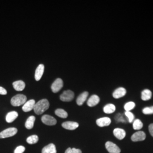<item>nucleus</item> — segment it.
Instances as JSON below:
<instances>
[{
	"instance_id": "f257e3e1",
	"label": "nucleus",
	"mask_w": 153,
	"mask_h": 153,
	"mask_svg": "<svg viewBox=\"0 0 153 153\" xmlns=\"http://www.w3.org/2000/svg\"><path fill=\"white\" fill-rule=\"evenodd\" d=\"M49 107V103L48 100L46 99H43L35 103L33 111L36 115H42L48 109Z\"/></svg>"
},
{
	"instance_id": "f03ea898",
	"label": "nucleus",
	"mask_w": 153,
	"mask_h": 153,
	"mask_svg": "<svg viewBox=\"0 0 153 153\" xmlns=\"http://www.w3.org/2000/svg\"><path fill=\"white\" fill-rule=\"evenodd\" d=\"M27 97L23 94H17L11 99V104L14 107L21 106L26 102Z\"/></svg>"
},
{
	"instance_id": "7ed1b4c3",
	"label": "nucleus",
	"mask_w": 153,
	"mask_h": 153,
	"mask_svg": "<svg viewBox=\"0 0 153 153\" xmlns=\"http://www.w3.org/2000/svg\"><path fill=\"white\" fill-rule=\"evenodd\" d=\"M18 129L16 128H9L6 129L0 133V139L13 137L17 133Z\"/></svg>"
},
{
	"instance_id": "20e7f679",
	"label": "nucleus",
	"mask_w": 153,
	"mask_h": 153,
	"mask_svg": "<svg viewBox=\"0 0 153 153\" xmlns=\"http://www.w3.org/2000/svg\"><path fill=\"white\" fill-rule=\"evenodd\" d=\"M74 97V94L71 90L64 91L62 94H61L60 99L62 102H68L71 101Z\"/></svg>"
},
{
	"instance_id": "39448f33",
	"label": "nucleus",
	"mask_w": 153,
	"mask_h": 153,
	"mask_svg": "<svg viewBox=\"0 0 153 153\" xmlns=\"http://www.w3.org/2000/svg\"><path fill=\"white\" fill-rule=\"evenodd\" d=\"M105 148L109 153H120L121 150L113 142L108 141L105 143Z\"/></svg>"
},
{
	"instance_id": "423d86ee",
	"label": "nucleus",
	"mask_w": 153,
	"mask_h": 153,
	"mask_svg": "<svg viewBox=\"0 0 153 153\" xmlns=\"http://www.w3.org/2000/svg\"><path fill=\"white\" fill-rule=\"evenodd\" d=\"M64 83L61 78H57L51 86V90L54 93L59 92L63 87Z\"/></svg>"
},
{
	"instance_id": "0eeeda50",
	"label": "nucleus",
	"mask_w": 153,
	"mask_h": 153,
	"mask_svg": "<svg viewBox=\"0 0 153 153\" xmlns=\"http://www.w3.org/2000/svg\"><path fill=\"white\" fill-rule=\"evenodd\" d=\"M42 121L47 126H55L57 124V120L53 117L48 115H44L42 117Z\"/></svg>"
},
{
	"instance_id": "6e6552de",
	"label": "nucleus",
	"mask_w": 153,
	"mask_h": 153,
	"mask_svg": "<svg viewBox=\"0 0 153 153\" xmlns=\"http://www.w3.org/2000/svg\"><path fill=\"white\" fill-rule=\"evenodd\" d=\"M146 138L145 133L142 131H138L136 132L131 136V139L133 142L142 141Z\"/></svg>"
},
{
	"instance_id": "1a4fd4ad",
	"label": "nucleus",
	"mask_w": 153,
	"mask_h": 153,
	"mask_svg": "<svg viewBox=\"0 0 153 153\" xmlns=\"http://www.w3.org/2000/svg\"><path fill=\"white\" fill-rule=\"evenodd\" d=\"M35 103H36V102H35V100L31 99L27 102H26L25 104H23V105L22 107V110L25 112H30L31 110L33 109Z\"/></svg>"
},
{
	"instance_id": "9d476101",
	"label": "nucleus",
	"mask_w": 153,
	"mask_h": 153,
	"mask_svg": "<svg viewBox=\"0 0 153 153\" xmlns=\"http://www.w3.org/2000/svg\"><path fill=\"white\" fill-rule=\"evenodd\" d=\"M62 126L68 130H75L79 126L78 123L74 121H66L62 124Z\"/></svg>"
},
{
	"instance_id": "9b49d317",
	"label": "nucleus",
	"mask_w": 153,
	"mask_h": 153,
	"mask_svg": "<svg viewBox=\"0 0 153 153\" xmlns=\"http://www.w3.org/2000/svg\"><path fill=\"white\" fill-rule=\"evenodd\" d=\"M44 71V65L43 64H40L37 67L36 71H35V78L36 81H39L40 80L42 77L43 75Z\"/></svg>"
},
{
	"instance_id": "f8f14e48",
	"label": "nucleus",
	"mask_w": 153,
	"mask_h": 153,
	"mask_svg": "<svg viewBox=\"0 0 153 153\" xmlns=\"http://www.w3.org/2000/svg\"><path fill=\"white\" fill-rule=\"evenodd\" d=\"M126 90L124 88H119L116 89L113 93V97L115 99L120 98L126 95Z\"/></svg>"
},
{
	"instance_id": "ddd939ff",
	"label": "nucleus",
	"mask_w": 153,
	"mask_h": 153,
	"mask_svg": "<svg viewBox=\"0 0 153 153\" xmlns=\"http://www.w3.org/2000/svg\"><path fill=\"white\" fill-rule=\"evenodd\" d=\"M100 102V98L98 95H93L88 99L87 104L89 107H94L98 104Z\"/></svg>"
},
{
	"instance_id": "4468645a",
	"label": "nucleus",
	"mask_w": 153,
	"mask_h": 153,
	"mask_svg": "<svg viewBox=\"0 0 153 153\" xmlns=\"http://www.w3.org/2000/svg\"><path fill=\"white\" fill-rule=\"evenodd\" d=\"M111 123V120L109 117H102L97 120V124L100 127H104L109 126Z\"/></svg>"
},
{
	"instance_id": "2eb2a0df",
	"label": "nucleus",
	"mask_w": 153,
	"mask_h": 153,
	"mask_svg": "<svg viewBox=\"0 0 153 153\" xmlns=\"http://www.w3.org/2000/svg\"><path fill=\"white\" fill-rule=\"evenodd\" d=\"M114 134L119 140L124 139L126 136V132L124 129L121 128H116L114 130Z\"/></svg>"
},
{
	"instance_id": "dca6fc26",
	"label": "nucleus",
	"mask_w": 153,
	"mask_h": 153,
	"mask_svg": "<svg viewBox=\"0 0 153 153\" xmlns=\"http://www.w3.org/2000/svg\"><path fill=\"white\" fill-rule=\"evenodd\" d=\"M13 86L14 88L18 91H21L24 90V88L26 87V84L23 81L19 80L16 81L13 83Z\"/></svg>"
},
{
	"instance_id": "f3484780",
	"label": "nucleus",
	"mask_w": 153,
	"mask_h": 153,
	"mask_svg": "<svg viewBox=\"0 0 153 153\" xmlns=\"http://www.w3.org/2000/svg\"><path fill=\"white\" fill-rule=\"evenodd\" d=\"M57 150L56 146L53 143H50L43 148L42 153H56Z\"/></svg>"
},
{
	"instance_id": "a211bd4d",
	"label": "nucleus",
	"mask_w": 153,
	"mask_h": 153,
	"mask_svg": "<svg viewBox=\"0 0 153 153\" xmlns=\"http://www.w3.org/2000/svg\"><path fill=\"white\" fill-rule=\"evenodd\" d=\"M88 93L87 91H85L82 93L81 95H79L76 99V104L78 105H82V104L85 103L88 98Z\"/></svg>"
},
{
	"instance_id": "6ab92c4d",
	"label": "nucleus",
	"mask_w": 153,
	"mask_h": 153,
	"mask_svg": "<svg viewBox=\"0 0 153 153\" xmlns=\"http://www.w3.org/2000/svg\"><path fill=\"white\" fill-rule=\"evenodd\" d=\"M18 116V114L16 111H11L9 112L6 116V121L8 123H11L16 119Z\"/></svg>"
},
{
	"instance_id": "aec40b11",
	"label": "nucleus",
	"mask_w": 153,
	"mask_h": 153,
	"mask_svg": "<svg viewBox=\"0 0 153 153\" xmlns=\"http://www.w3.org/2000/svg\"><path fill=\"white\" fill-rule=\"evenodd\" d=\"M35 121V117L33 116H30L26 121L25 127L27 129H31L33 128Z\"/></svg>"
},
{
	"instance_id": "412c9836",
	"label": "nucleus",
	"mask_w": 153,
	"mask_h": 153,
	"mask_svg": "<svg viewBox=\"0 0 153 153\" xmlns=\"http://www.w3.org/2000/svg\"><path fill=\"white\" fill-rule=\"evenodd\" d=\"M152 97V91L149 89H145L141 93V99L144 101L150 100Z\"/></svg>"
},
{
	"instance_id": "4be33fe9",
	"label": "nucleus",
	"mask_w": 153,
	"mask_h": 153,
	"mask_svg": "<svg viewBox=\"0 0 153 153\" xmlns=\"http://www.w3.org/2000/svg\"><path fill=\"white\" fill-rule=\"evenodd\" d=\"M116 110V107L113 104H108L105 105L103 108V111L104 113L110 114L114 113Z\"/></svg>"
},
{
	"instance_id": "5701e85b",
	"label": "nucleus",
	"mask_w": 153,
	"mask_h": 153,
	"mask_svg": "<svg viewBox=\"0 0 153 153\" xmlns=\"http://www.w3.org/2000/svg\"><path fill=\"white\" fill-rule=\"evenodd\" d=\"M55 114L57 115V116L60 117L62 119H65L67 118L68 117V113L66 112L65 110L63 109H61V108H59L57 109L55 111Z\"/></svg>"
},
{
	"instance_id": "b1692460",
	"label": "nucleus",
	"mask_w": 153,
	"mask_h": 153,
	"mask_svg": "<svg viewBox=\"0 0 153 153\" xmlns=\"http://www.w3.org/2000/svg\"><path fill=\"white\" fill-rule=\"evenodd\" d=\"M39 137L37 135H32L28 137L26 141L28 144H35L38 142Z\"/></svg>"
},
{
	"instance_id": "393cba45",
	"label": "nucleus",
	"mask_w": 153,
	"mask_h": 153,
	"mask_svg": "<svg viewBox=\"0 0 153 153\" xmlns=\"http://www.w3.org/2000/svg\"><path fill=\"white\" fill-rule=\"evenodd\" d=\"M133 129L135 130H140V129H142V128L143 127V123L140 120L136 119L133 121Z\"/></svg>"
},
{
	"instance_id": "a878e982",
	"label": "nucleus",
	"mask_w": 153,
	"mask_h": 153,
	"mask_svg": "<svg viewBox=\"0 0 153 153\" xmlns=\"http://www.w3.org/2000/svg\"><path fill=\"white\" fill-rule=\"evenodd\" d=\"M136 106V104L133 102H129L124 105V109L126 111H131Z\"/></svg>"
},
{
	"instance_id": "bb28decb",
	"label": "nucleus",
	"mask_w": 153,
	"mask_h": 153,
	"mask_svg": "<svg viewBox=\"0 0 153 153\" xmlns=\"http://www.w3.org/2000/svg\"><path fill=\"white\" fill-rule=\"evenodd\" d=\"M142 112L145 115H152L153 114V106L145 107L142 110Z\"/></svg>"
},
{
	"instance_id": "cd10ccee",
	"label": "nucleus",
	"mask_w": 153,
	"mask_h": 153,
	"mask_svg": "<svg viewBox=\"0 0 153 153\" xmlns=\"http://www.w3.org/2000/svg\"><path fill=\"white\" fill-rule=\"evenodd\" d=\"M125 115L128 117V121L129 123H132L134 121V116L131 113V111H126L125 112Z\"/></svg>"
},
{
	"instance_id": "c85d7f7f",
	"label": "nucleus",
	"mask_w": 153,
	"mask_h": 153,
	"mask_svg": "<svg viewBox=\"0 0 153 153\" xmlns=\"http://www.w3.org/2000/svg\"><path fill=\"white\" fill-rule=\"evenodd\" d=\"M65 153H82V151L76 148H68Z\"/></svg>"
},
{
	"instance_id": "c756f323",
	"label": "nucleus",
	"mask_w": 153,
	"mask_h": 153,
	"mask_svg": "<svg viewBox=\"0 0 153 153\" xmlns=\"http://www.w3.org/2000/svg\"><path fill=\"white\" fill-rule=\"evenodd\" d=\"M26 149L23 146H19L15 149L14 153H23Z\"/></svg>"
},
{
	"instance_id": "7c9ffc66",
	"label": "nucleus",
	"mask_w": 153,
	"mask_h": 153,
	"mask_svg": "<svg viewBox=\"0 0 153 153\" xmlns=\"http://www.w3.org/2000/svg\"><path fill=\"white\" fill-rule=\"evenodd\" d=\"M0 94L1 95H6L7 94V91L4 88L0 86Z\"/></svg>"
},
{
	"instance_id": "2f4dec72",
	"label": "nucleus",
	"mask_w": 153,
	"mask_h": 153,
	"mask_svg": "<svg viewBox=\"0 0 153 153\" xmlns=\"http://www.w3.org/2000/svg\"><path fill=\"white\" fill-rule=\"evenodd\" d=\"M149 131L152 136L153 137V124H151L149 126Z\"/></svg>"
}]
</instances>
